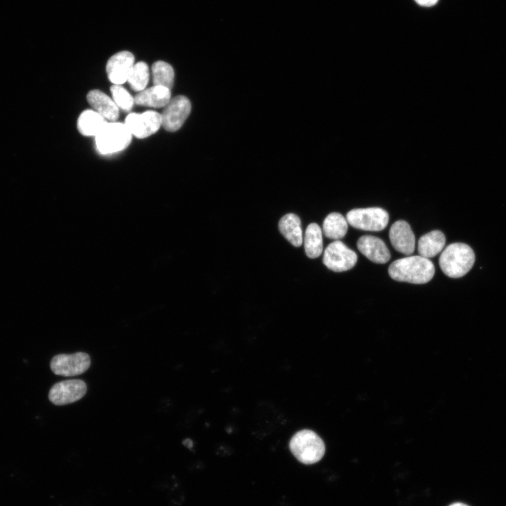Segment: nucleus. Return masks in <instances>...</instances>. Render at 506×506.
Instances as JSON below:
<instances>
[{"label": "nucleus", "instance_id": "f3484780", "mask_svg": "<svg viewBox=\"0 0 506 506\" xmlns=\"http://www.w3.org/2000/svg\"><path fill=\"white\" fill-rule=\"evenodd\" d=\"M281 234L294 247H299L303 242L301 223L295 214L289 213L283 216L278 223Z\"/></svg>", "mask_w": 506, "mask_h": 506}, {"label": "nucleus", "instance_id": "f257e3e1", "mask_svg": "<svg viewBox=\"0 0 506 506\" xmlns=\"http://www.w3.org/2000/svg\"><path fill=\"white\" fill-rule=\"evenodd\" d=\"M390 277L399 282L424 284L433 278L435 268L433 262L422 256H410L393 261L389 266Z\"/></svg>", "mask_w": 506, "mask_h": 506}, {"label": "nucleus", "instance_id": "a211bd4d", "mask_svg": "<svg viewBox=\"0 0 506 506\" xmlns=\"http://www.w3.org/2000/svg\"><path fill=\"white\" fill-rule=\"evenodd\" d=\"M108 122L100 114L91 110L83 111L77 119V129L86 136H96Z\"/></svg>", "mask_w": 506, "mask_h": 506}, {"label": "nucleus", "instance_id": "a878e982", "mask_svg": "<svg viewBox=\"0 0 506 506\" xmlns=\"http://www.w3.org/2000/svg\"><path fill=\"white\" fill-rule=\"evenodd\" d=\"M449 506H468V505L461 503V502H455Z\"/></svg>", "mask_w": 506, "mask_h": 506}, {"label": "nucleus", "instance_id": "39448f33", "mask_svg": "<svg viewBox=\"0 0 506 506\" xmlns=\"http://www.w3.org/2000/svg\"><path fill=\"white\" fill-rule=\"evenodd\" d=\"M346 221L352 227L363 231H380L389 222L388 212L380 207L358 208L346 214Z\"/></svg>", "mask_w": 506, "mask_h": 506}, {"label": "nucleus", "instance_id": "f03ea898", "mask_svg": "<svg viewBox=\"0 0 506 506\" xmlns=\"http://www.w3.org/2000/svg\"><path fill=\"white\" fill-rule=\"evenodd\" d=\"M475 261L473 249L467 244L455 242L448 245L439 257V266L448 277L458 278L467 274Z\"/></svg>", "mask_w": 506, "mask_h": 506}, {"label": "nucleus", "instance_id": "f8f14e48", "mask_svg": "<svg viewBox=\"0 0 506 506\" xmlns=\"http://www.w3.org/2000/svg\"><path fill=\"white\" fill-rule=\"evenodd\" d=\"M391 245L400 253L410 255L415 247V235L408 222L403 220L394 223L389 233Z\"/></svg>", "mask_w": 506, "mask_h": 506}, {"label": "nucleus", "instance_id": "b1692460", "mask_svg": "<svg viewBox=\"0 0 506 506\" xmlns=\"http://www.w3.org/2000/svg\"><path fill=\"white\" fill-rule=\"evenodd\" d=\"M416 3L422 6H432L436 4L438 0H415Z\"/></svg>", "mask_w": 506, "mask_h": 506}, {"label": "nucleus", "instance_id": "2eb2a0df", "mask_svg": "<svg viewBox=\"0 0 506 506\" xmlns=\"http://www.w3.org/2000/svg\"><path fill=\"white\" fill-rule=\"evenodd\" d=\"M89 105L103 117L115 121L119 117V109L108 96L99 90H91L86 96Z\"/></svg>", "mask_w": 506, "mask_h": 506}, {"label": "nucleus", "instance_id": "393cba45", "mask_svg": "<svg viewBox=\"0 0 506 506\" xmlns=\"http://www.w3.org/2000/svg\"><path fill=\"white\" fill-rule=\"evenodd\" d=\"M183 445H185L186 446H187L188 448H190L193 446V443H192L191 440H190L188 439L184 440L183 441Z\"/></svg>", "mask_w": 506, "mask_h": 506}, {"label": "nucleus", "instance_id": "9d476101", "mask_svg": "<svg viewBox=\"0 0 506 506\" xmlns=\"http://www.w3.org/2000/svg\"><path fill=\"white\" fill-rule=\"evenodd\" d=\"M124 124L138 138H146L156 133L162 125L161 115L155 111L148 110L141 114L130 113Z\"/></svg>", "mask_w": 506, "mask_h": 506}, {"label": "nucleus", "instance_id": "5701e85b", "mask_svg": "<svg viewBox=\"0 0 506 506\" xmlns=\"http://www.w3.org/2000/svg\"><path fill=\"white\" fill-rule=\"evenodd\" d=\"M112 98L117 107L126 112L131 111L134 99L131 94L122 86L114 84L110 87Z\"/></svg>", "mask_w": 506, "mask_h": 506}, {"label": "nucleus", "instance_id": "4be33fe9", "mask_svg": "<svg viewBox=\"0 0 506 506\" xmlns=\"http://www.w3.org/2000/svg\"><path fill=\"white\" fill-rule=\"evenodd\" d=\"M148 81L149 69L148 65L143 61L135 63L127 79L132 90L138 92L144 90Z\"/></svg>", "mask_w": 506, "mask_h": 506}, {"label": "nucleus", "instance_id": "dca6fc26", "mask_svg": "<svg viewBox=\"0 0 506 506\" xmlns=\"http://www.w3.org/2000/svg\"><path fill=\"white\" fill-rule=\"evenodd\" d=\"M445 243L444 234L440 231L434 230L420 237L417 243V251L420 256L432 258L441 252Z\"/></svg>", "mask_w": 506, "mask_h": 506}, {"label": "nucleus", "instance_id": "6e6552de", "mask_svg": "<svg viewBox=\"0 0 506 506\" xmlns=\"http://www.w3.org/2000/svg\"><path fill=\"white\" fill-rule=\"evenodd\" d=\"M191 104L184 96H177L169 100L161 115L162 125L166 131L179 129L190 115Z\"/></svg>", "mask_w": 506, "mask_h": 506}, {"label": "nucleus", "instance_id": "7ed1b4c3", "mask_svg": "<svg viewBox=\"0 0 506 506\" xmlns=\"http://www.w3.org/2000/svg\"><path fill=\"white\" fill-rule=\"evenodd\" d=\"M289 446L298 461L305 465L318 462L325 452L323 441L316 433L309 429L297 432L292 437Z\"/></svg>", "mask_w": 506, "mask_h": 506}, {"label": "nucleus", "instance_id": "ddd939ff", "mask_svg": "<svg viewBox=\"0 0 506 506\" xmlns=\"http://www.w3.org/2000/svg\"><path fill=\"white\" fill-rule=\"evenodd\" d=\"M357 247L365 257L376 264H385L391 258L384 242L374 235H365L359 238Z\"/></svg>", "mask_w": 506, "mask_h": 506}, {"label": "nucleus", "instance_id": "20e7f679", "mask_svg": "<svg viewBox=\"0 0 506 506\" xmlns=\"http://www.w3.org/2000/svg\"><path fill=\"white\" fill-rule=\"evenodd\" d=\"M131 136L124 124L107 123L95 136L96 149L102 155L118 153L130 144Z\"/></svg>", "mask_w": 506, "mask_h": 506}, {"label": "nucleus", "instance_id": "1a4fd4ad", "mask_svg": "<svg viewBox=\"0 0 506 506\" xmlns=\"http://www.w3.org/2000/svg\"><path fill=\"white\" fill-rule=\"evenodd\" d=\"M86 384L82 379L64 380L51 387L48 398L54 405H67L81 399L86 394Z\"/></svg>", "mask_w": 506, "mask_h": 506}, {"label": "nucleus", "instance_id": "9b49d317", "mask_svg": "<svg viewBox=\"0 0 506 506\" xmlns=\"http://www.w3.org/2000/svg\"><path fill=\"white\" fill-rule=\"evenodd\" d=\"M134 64V56L129 51H122L114 54L106 65L109 80L119 85L126 82Z\"/></svg>", "mask_w": 506, "mask_h": 506}, {"label": "nucleus", "instance_id": "423d86ee", "mask_svg": "<svg viewBox=\"0 0 506 506\" xmlns=\"http://www.w3.org/2000/svg\"><path fill=\"white\" fill-rule=\"evenodd\" d=\"M358 256L344 243L335 240L325 248L323 262L335 272L346 271L352 268L357 262Z\"/></svg>", "mask_w": 506, "mask_h": 506}, {"label": "nucleus", "instance_id": "6ab92c4d", "mask_svg": "<svg viewBox=\"0 0 506 506\" xmlns=\"http://www.w3.org/2000/svg\"><path fill=\"white\" fill-rule=\"evenodd\" d=\"M348 231V222L339 213L329 214L324 219L323 231L325 237L335 240L343 238Z\"/></svg>", "mask_w": 506, "mask_h": 506}, {"label": "nucleus", "instance_id": "0eeeda50", "mask_svg": "<svg viewBox=\"0 0 506 506\" xmlns=\"http://www.w3.org/2000/svg\"><path fill=\"white\" fill-rule=\"evenodd\" d=\"M90 364V356L86 353L77 352L56 355L51 361L50 368L57 375L71 377L85 372Z\"/></svg>", "mask_w": 506, "mask_h": 506}, {"label": "nucleus", "instance_id": "412c9836", "mask_svg": "<svg viewBox=\"0 0 506 506\" xmlns=\"http://www.w3.org/2000/svg\"><path fill=\"white\" fill-rule=\"evenodd\" d=\"M154 86H161L171 90L174 84V72L172 67L162 60L155 62L152 65Z\"/></svg>", "mask_w": 506, "mask_h": 506}, {"label": "nucleus", "instance_id": "aec40b11", "mask_svg": "<svg viewBox=\"0 0 506 506\" xmlns=\"http://www.w3.org/2000/svg\"><path fill=\"white\" fill-rule=\"evenodd\" d=\"M306 254L311 259L318 257L323 252L322 231L316 223H310L306 231L304 238Z\"/></svg>", "mask_w": 506, "mask_h": 506}, {"label": "nucleus", "instance_id": "4468645a", "mask_svg": "<svg viewBox=\"0 0 506 506\" xmlns=\"http://www.w3.org/2000/svg\"><path fill=\"white\" fill-rule=\"evenodd\" d=\"M134 99L138 105L162 108L171 100V91L166 87L154 86L140 91Z\"/></svg>", "mask_w": 506, "mask_h": 506}]
</instances>
